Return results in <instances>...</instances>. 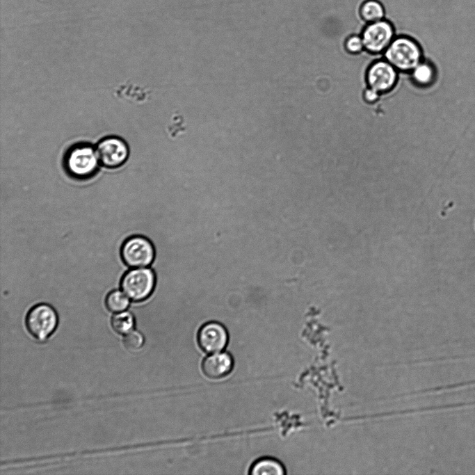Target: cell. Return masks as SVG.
I'll use <instances>...</instances> for the list:
<instances>
[{
  "label": "cell",
  "mask_w": 475,
  "mask_h": 475,
  "mask_svg": "<svg viewBox=\"0 0 475 475\" xmlns=\"http://www.w3.org/2000/svg\"><path fill=\"white\" fill-rule=\"evenodd\" d=\"M229 336L223 325L210 321L201 326L198 332V344L207 353H215L223 351L228 343Z\"/></svg>",
  "instance_id": "cell-8"
},
{
  "label": "cell",
  "mask_w": 475,
  "mask_h": 475,
  "mask_svg": "<svg viewBox=\"0 0 475 475\" xmlns=\"http://www.w3.org/2000/svg\"><path fill=\"white\" fill-rule=\"evenodd\" d=\"M155 255L152 243L146 238L134 236L127 239L121 248L124 263L131 268H145L150 265Z\"/></svg>",
  "instance_id": "cell-5"
},
{
  "label": "cell",
  "mask_w": 475,
  "mask_h": 475,
  "mask_svg": "<svg viewBox=\"0 0 475 475\" xmlns=\"http://www.w3.org/2000/svg\"><path fill=\"white\" fill-rule=\"evenodd\" d=\"M58 316L49 305L39 304L32 307L26 318L29 332L37 340L44 341L56 330Z\"/></svg>",
  "instance_id": "cell-3"
},
{
  "label": "cell",
  "mask_w": 475,
  "mask_h": 475,
  "mask_svg": "<svg viewBox=\"0 0 475 475\" xmlns=\"http://www.w3.org/2000/svg\"><path fill=\"white\" fill-rule=\"evenodd\" d=\"M361 37L364 49L370 54H378L385 51L395 38L394 27L384 19L369 23L363 29Z\"/></svg>",
  "instance_id": "cell-4"
},
{
  "label": "cell",
  "mask_w": 475,
  "mask_h": 475,
  "mask_svg": "<svg viewBox=\"0 0 475 475\" xmlns=\"http://www.w3.org/2000/svg\"><path fill=\"white\" fill-rule=\"evenodd\" d=\"M412 80L419 85L425 86L430 83L433 77L432 67L426 63H420L411 72Z\"/></svg>",
  "instance_id": "cell-15"
},
{
  "label": "cell",
  "mask_w": 475,
  "mask_h": 475,
  "mask_svg": "<svg viewBox=\"0 0 475 475\" xmlns=\"http://www.w3.org/2000/svg\"><path fill=\"white\" fill-rule=\"evenodd\" d=\"M385 8L378 0H366L360 8V15L367 24L384 19Z\"/></svg>",
  "instance_id": "cell-12"
},
{
  "label": "cell",
  "mask_w": 475,
  "mask_h": 475,
  "mask_svg": "<svg viewBox=\"0 0 475 475\" xmlns=\"http://www.w3.org/2000/svg\"><path fill=\"white\" fill-rule=\"evenodd\" d=\"M368 87L384 94L390 91L397 81V70L387 61H377L367 72Z\"/></svg>",
  "instance_id": "cell-9"
},
{
  "label": "cell",
  "mask_w": 475,
  "mask_h": 475,
  "mask_svg": "<svg viewBox=\"0 0 475 475\" xmlns=\"http://www.w3.org/2000/svg\"><path fill=\"white\" fill-rule=\"evenodd\" d=\"M384 59L397 71L411 72L421 62L422 51L415 40L399 35L394 38L384 51Z\"/></svg>",
  "instance_id": "cell-1"
},
{
  "label": "cell",
  "mask_w": 475,
  "mask_h": 475,
  "mask_svg": "<svg viewBox=\"0 0 475 475\" xmlns=\"http://www.w3.org/2000/svg\"><path fill=\"white\" fill-rule=\"evenodd\" d=\"M95 151L99 162L108 168L120 167L129 156L127 143L121 138L114 136L102 139Z\"/></svg>",
  "instance_id": "cell-7"
},
{
  "label": "cell",
  "mask_w": 475,
  "mask_h": 475,
  "mask_svg": "<svg viewBox=\"0 0 475 475\" xmlns=\"http://www.w3.org/2000/svg\"><path fill=\"white\" fill-rule=\"evenodd\" d=\"M134 319L129 312H124L115 314L111 319V326L118 334H127L134 328Z\"/></svg>",
  "instance_id": "cell-13"
},
{
  "label": "cell",
  "mask_w": 475,
  "mask_h": 475,
  "mask_svg": "<svg viewBox=\"0 0 475 475\" xmlns=\"http://www.w3.org/2000/svg\"><path fill=\"white\" fill-rule=\"evenodd\" d=\"M155 275L150 268H136L127 271L121 280L124 294L134 301H142L152 293L155 286Z\"/></svg>",
  "instance_id": "cell-2"
},
{
  "label": "cell",
  "mask_w": 475,
  "mask_h": 475,
  "mask_svg": "<svg viewBox=\"0 0 475 475\" xmlns=\"http://www.w3.org/2000/svg\"><path fill=\"white\" fill-rule=\"evenodd\" d=\"M380 95L378 91L368 87L363 92V97L367 103L373 104L378 101Z\"/></svg>",
  "instance_id": "cell-18"
},
{
  "label": "cell",
  "mask_w": 475,
  "mask_h": 475,
  "mask_svg": "<svg viewBox=\"0 0 475 475\" xmlns=\"http://www.w3.org/2000/svg\"><path fill=\"white\" fill-rule=\"evenodd\" d=\"M143 335L137 331H130L126 334L123 339L124 347L131 351L138 350L143 346Z\"/></svg>",
  "instance_id": "cell-16"
},
{
  "label": "cell",
  "mask_w": 475,
  "mask_h": 475,
  "mask_svg": "<svg viewBox=\"0 0 475 475\" xmlns=\"http://www.w3.org/2000/svg\"><path fill=\"white\" fill-rule=\"evenodd\" d=\"M99 160L91 147L81 145L74 147L67 156L68 171L76 177L87 178L97 170Z\"/></svg>",
  "instance_id": "cell-6"
},
{
  "label": "cell",
  "mask_w": 475,
  "mask_h": 475,
  "mask_svg": "<svg viewBox=\"0 0 475 475\" xmlns=\"http://www.w3.org/2000/svg\"><path fill=\"white\" fill-rule=\"evenodd\" d=\"M129 305V298L120 291H113L106 298V307L113 312H121L126 309Z\"/></svg>",
  "instance_id": "cell-14"
},
{
  "label": "cell",
  "mask_w": 475,
  "mask_h": 475,
  "mask_svg": "<svg viewBox=\"0 0 475 475\" xmlns=\"http://www.w3.org/2000/svg\"><path fill=\"white\" fill-rule=\"evenodd\" d=\"M252 475H282L285 474L282 463L272 458H262L257 460L250 468Z\"/></svg>",
  "instance_id": "cell-11"
},
{
  "label": "cell",
  "mask_w": 475,
  "mask_h": 475,
  "mask_svg": "<svg viewBox=\"0 0 475 475\" xmlns=\"http://www.w3.org/2000/svg\"><path fill=\"white\" fill-rule=\"evenodd\" d=\"M345 49L351 54H357L364 49V44L361 35H352L345 41Z\"/></svg>",
  "instance_id": "cell-17"
},
{
  "label": "cell",
  "mask_w": 475,
  "mask_h": 475,
  "mask_svg": "<svg viewBox=\"0 0 475 475\" xmlns=\"http://www.w3.org/2000/svg\"><path fill=\"white\" fill-rule=\"evenodd\" d=\"M233 367V357L225 352L211 353L202 360L201 365L204 376L213 380L227 376L232 371Z\"/></svg>",
  "instance_id": "cell-10"
}]
</instances>
